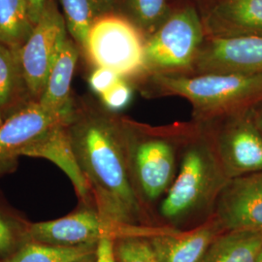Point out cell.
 I'll list each match as a JSON object with an SVG mask.
<instances>
[{
    "instance_id": "obj_1",
    "label": "cell",
    "mask_w": 262,
    "mask_h": 262,
    "mask_svg": "<svg viewBox=\"0 0 262 262\" xmlns=\"http://www.w3.org/2000/svg\"><path fill=\"white\" fill-rule=\"evenodd\" d=\"M76 160L104 221L152 226L131 175L122 119L94 109L75 111L67 125Z\"/></svg>"
},
{
    "instance_id": "obj_2",
    "label": "cell",
    "mask_w": 262,
    "mask_h": 262,
    "mask_svg": "<svg viewBox=\"0 0 262 262\" xmlns=\"http://www.w3.org/2000/svg\"><path fill=\"white\" fill-rule=\"evenodd\" d=\"M228 180L212 136L190 129L181 148L176 177L160 203V216L173 228L199 216L210 217Z\"/></svg>"
},
{
    "instance_id": "obj_3",
    "label": "cell",
    "mask_w": 262,
    "mask_h": 262,
    "mask_svg": "<svg viewBox=\"0 0 262 262\" xmlns=\"http://www.w3.org/2000/svg\"><path fill=\"white\" fill-rule=\"evenodd\" d=\"M150 77L154 94L187 99L198 122L230 117L262 101V72L195 76L152 73Z\"/></svg>"
},
{
    "instance_id": "obj_4",
    "label": "cell",
    "mask_w": 262,
    "mask_h": 262,
    "mask_svg": "<svg viewBox=\"0 0 262 262\" xmlns=\"http://www.w3.org/2000/svg\"><path fill=\"white\" fill-rule=\"evenodd\" d=\"M131 175L147 205L163 196L178 171L181 148L190 128H154L122 119Z\"/></svg>"
},
{
    "instance_id": "obj_5",
    "label": "cell",
    "mask_w": 262,
    "mask_h": 262,
    "mask_svg": "<svg viewBox=\"0 0 262 262\" xmlns=\"http://www.w3.org/2000/svg\"><path fill=\"white\" fill-rule=\"evenodd\" d=\"M145 43L131 20L113 13L94 23L84 49L96 67L111 69L124 79L147 72Z\"/></svg>"
},
{
    "instance_id": "obj_6",
    "label": "cell",
    "mask_w": 262,
    "mask_h": 262,
    "mask_svg": "<svg viewBox=\"0 0 262 262\" xmlns=\"http://www.w3.org/2000/svg\"><path fill=\"white\" fill-rule=\"evenodd\" d=\"M204 32L194 8L186 7L171 14L145 43L147 72L179 73L192 68Z\"/></svg>"
},
{
    "instance_id": "obj_7",
    "label": "cell",
    "mask_w": 262,
    "mask_h": 262,
    "mask_svg": "<svg viewBox=\"0 0 262 262\" xmlns=\"http://www.w3.org/2000/svg\"><path fill=\"white\" fill-rule=\"evenodd\" d=\"M64 16L55 0H47L41 17L23 47L18 50L20 73L32 101H39L51 70L67 39Z\"/></svg>"
},
{
    "instance_id": "obj_8",
    "label": "cell",
    "mask_w": 262,
    "mask_h": 262,
    "mask_svg": "<svg viewBox=\"0 0 262 262\" xmlns=\"http://www.w3.org/2000/svg\"><path fill=\"white\" fill-rule=\"evenodd\" d=\"M158 226L120 227L106 223L96 209L85 208L63 217L28 225L31 242L61 247L96 245L102 239L114 241L128 238H150L159 233Z\"/></svg>"
},
{
    "instance_id": "obj_9",
    "label": "cell",
    "mask_w": 262,
    "mask_h": 262,
    "mask_svg": "<svg viewBox=\"0 0 262 262\" xmlns=\"http://www.w3.org/2000/svg\"><path fill=\"white\" fill-rule=\"evenodd\" d=\"M212 136L219 161L228 179L262 172V132L242 113Z\"/></svg>"
},
{
    "instance_id": "obj_10",
    "label": "cell",
    "mask_w": 262,
    "mask_h": 262,
    "mask_svg": "<svg viewBox=\"0 0 262 262\" xmlns=\"http://www.w3.org/2000/svg\"><path fill=\"white\" fill-rule=\"evenodd\" d=\"M59 124L68 123L38 101H31L13 114L0 126V177L14 171L19 157Z\"/></svg>"
},
{
    "instance_id": "obj_11",
    "label": "cell",
    "mask_w": 262,
    "mask_h": 262,
    "mask_svg": "<svg viewBox=\"0 0 262 262\" xmlns=\"http://www.w3.org/2000/svg\"><path fill=\"white\" fill-rule=\"evenodd\" d=\"M212 215L225 232L262 231V172L229 179Z\"/></svg>"
},
{
    "instance_id": "obj_12",
    "label": "cell",
    "mask_w": 262,
    "mask_h": 262,
    "mask_svg": "<svg viewBox=\"0 0 262 262\" xmlns=\"http://www.w3.org/2000/svg\"><path fill=\"white\" fill-rule=\"evenodd\" d=\"M192 68L198 74L260 73L262 35L212 38L198 52Z\"/></svg>"
},
{
    "instance_id": "obj_13",
    "label": "cell",
    "mask_w": 262,
    "mask_h": 262,
    "mask_svg": "<svg viewBox=\"0 0 262 262\" xmlns=\"http://www.w3.org/2000/svg\"><path fill=\"white\" fill-rule=\"evenodd\" d=\"M225 232L211 215L202 225L189 230L169 227L149 239L158 262H199L210 245Z\"/></svg>"
},
{
    "instance_id": "obj_14",
    "label": "cell",
    "mask_w": 262,
    "mask_h": 262,
    "mask_svg": "<svg viewBox=\"0 0 262 262\" xmlns=\"http://www.w3.org/2000/svg\"><path fill=\"white\" fill-rule=\"evenodd\" d=\"M203 27L217 39L262 35V0H223L209 11Z\"/></svg>"
},
{
    "instance_id": "obj_15",
    "label": "cell",
    "mask_w": 262,
    "mask_h": 262,
    "mask_svg": "<svg viewBox=\"0 0 262 262\" xmlns=\"http://www.w3.org/2000/svg\"><path fill=\"white\" fill-rule=\"evenodd\" d=\"M78 56L74 41L67 38L51 70L44 94L38 101L49 112L61 117L68 124L76 111L71 100V83Z\"/></svg>"
},
{
    "instance_id": "obj_16",
    "label": "cell",
    "mask_w": 262,
    "mask_h": 262,
    "mask_svg": "<svg viewBox=\"0 0 262 262\" xmlns=\"http://www.w3.org/2000/svg\"><path fill=\"white\" fill-rule=\"evenodd\" d=\"M25 156L44 158L56 163L66 172L75 187L78 196L88 201L91 196L89 185L76 160L69 140L67 125L59 124L47 132L28 149Z\"/></svg>"
},
{
    "instance_id": "obj_17",
    "label": "cell",
    "mask_w": 262,
    "mask_h": 262,
    "mask_svg": "<svg viewBox=\"0 0 262 262\" xmlns=\"http://www.w3.org/2000/svg\"><path fill=\"white\" fill-rule=\"evenodd\" d=\"M262 231L232 230L219 235L199 262H256Z\"/></svg>"
},
{
    "instance_id": "obj_18",
    "label": "cell",
    "mask_w": 262,
    "mask_h": 262,
    "mask_svg": "<svg viewBox=\"0 0 262 262\" xmlns=\"http://www.w3.org/2000/svg\"><path fill=\"white\" fill-rule=\"evenodd\" d=\"M67 31L81 47H84L94 23L115 13L117 0H60Z\"/></svg>"
},
{
    "instance_id": "obj_19",
    "label": "cell",
    "mask_w": 262,
    "mask_h": 262,
    "mask_svg": "<svg viewBox=\"0 0 262 262\" xmlns=\"http://www.w3.org/2000/svg\"><path fill=\"white\" fill-rule=\"evenodd\" d=\"M34 27L27 0H0V43L18 51Z\"/></svg>"
},
{
    "instance_id": "obj_20",
    "label": "cell",
    "mask_w": 262,
    "mask_h": 262,
    "mask_svg": "<svg viewBox=\"0 0 262 262\" xmlns=\"http://www.w3.org/2000/svg\"><path fill=\"white\" fill-rule=\"evenodd\" d=\"M96 245L61 247L29 242L0 262H77L96 253Z\"/></svg>"
},
{
    "instance_id": "obj_21",
    "label": "cell",
    "mask_w": 262,
    "mask_h": 262,
    "mask_svg": "<svg viewBox=\"0 0 262 262\" xmlns=\"http://www.w3.org/2000/svg\"><path fill=\"white\" fill-rule=\"evenodd\" d=\"M23 90L18 51L0 43V110L16 103Z\"/></svg>"
},
{
    "instance_id": "obj_22",
    "label": "cell",
    "mask_w": 262,
    "mask_h": 262,
    "mask_svg": "<svg viewBox=\"0 0 262 262\" xmlns=\"http://www.w3.org/2000/svg\"><path fill=\"white\" fill-rule=\"evenodd\" d=\"M125 4L131 21L148 38L170 16L168 0H125Z\"/></svg>"
},
{
    "instance_id": "obj_23",
    "label": "cell",
    "mask_w": 262,
    "mask_h": 262,
    "mask_svg": "<svg viewBox=\"0 0 262 262\" xmlns=\"http://www.w3.org/2000/svg\"><path fill=\"white\" fill-rule=\"evenodd\" d=\"M114 251L117 262H158L148 238L128 237L116 240Z\"/></svg>"
},
{
    "instance_id": "obj_24",
    "label": "cell",
    "mask_w": 262,
    "mask_h": 262,
    "mask_svg": "<svg viewBox=\"0 0 262 262\" xmlns=\"http://www.w3.org/2000/svg\"><path fill=\"white\" fill-rule=\"evenodd\" d=\"M101 96L105 107L111 111H119L125 108L131 101L132 90L130 85L122 78Z\"/></svg>"
},
{
    "instance_id": "obj_25",
    "label": "cell",
    "mask_w": 262,
    "mask_h": 262,
    "mask_svg": "<svg viewBox=\"0 0 262 262\" xmlns=\"http://www.w3.org/2000/svg\"><path fill=\"white\" fill-rule=\"evenodd\" d=\"M121 79L122 77L111 69L97 67L90 76L89 84L95 94L102 95Z\"/></svg>"
},
{
    "instance_id": "obj_26",
    "label": "cell",
    "mask_w": 262,
    "mask_h": 262,
    "mask_svg": "<svg viewBox=\"0 0 262 262\" xmlns=\"http://www.w3.org/2000/svg\"><path fill=\"white\" fill-rule=\"evenodd\" d=\"M16 242L15 232L9 223L0 216V257L9 256Z\"/></svg>"
},
{
    "instance_id": "obj_27",
    "label": "cell",
    "mask_w": 262,
    "mask_h": 262,
    "mask_svg": "<svg viewBox=\"0 0 262 262\" xmlns=\"http://www.w3.org/2000/svg\"><path fill=\"white\" fill-rule=\"evenodd\" d=\"M114 244L115 241L110 238L102 239L97 244L95 262H117L114 251Z\"/></svg>"
},
{
    "instance_id": "obj_28",
    "label": "cell",
    "mask_w": 262,
    "mask_h": 262,
    "mask_svg": "<svg viewBox=\"0 0 262 262\" xmlns=\"http://www.w3.org/2000/svg\"><path fill=\"white\" fill-rule=\"evenodd\" d=\"M27 1H28V8H29L31 19L36 25L38 19L41 17L43 10L45 8L47 0H27Z\"/></svg>"
},
{
    "instance_id": "obj_29",
    "label": "cell",
    "mask_w": 262,
    "mask_h": 262,
    "mask_svg": "<svg viewBox=\"0 0 262 262\" xmlns=\"http://www.w3.org/2000/svg\"><path fill=\"white\" fill-rule=\"evenodd\" d=\"M96 261V253H94V254H91V255H89V256H86V257H84L83 259H81V260H79V261L77 262H95Z\"/></svg>"
},
{
    "instance_id": "obj_30",
    "label": "cell",
    "mask_w": 262,
    "mask_h": 262,
    "mask_svg": "<svg viewBox=\"0 0 262 262\" xmlns=\"http://www.w3.org/2000/svg\"><path fill=\"white\" fill-rule=\"evenodd\" d=\"M256 262H262V248L261 250H260V252L258 253V256H257Z\"/></svg>"
},
{
    "instance_id": "obj_31",
    "label": "cell",
    "mask_w": 262,
    "mask_h": 262,
    "mask_svg": "<svg viewBox=\"0 0 262 262\" xmlns=\"http://www.w3.org/2000/svg\"><path fill=\"white\" fill-rule=\"evenodd\" d=\"M4 123V121H3V119H2V116H1V112H0V126L2 125Z\"/></svg>"
},
{
    "instance_id": "obj_32",
    "label": "cell",
    "mask_w": 262,
    "mask_h": 262,
    "mask_svg": "<svg viewBox=\"0 0 262 262\" xmlns=\"http://www.w3.org/2000/svg\"><path fill=\"white\" fill-rule=\"evenodd\" d=\"M261 132H262V131H261Z\"/></svg>"
}]
</instances>
